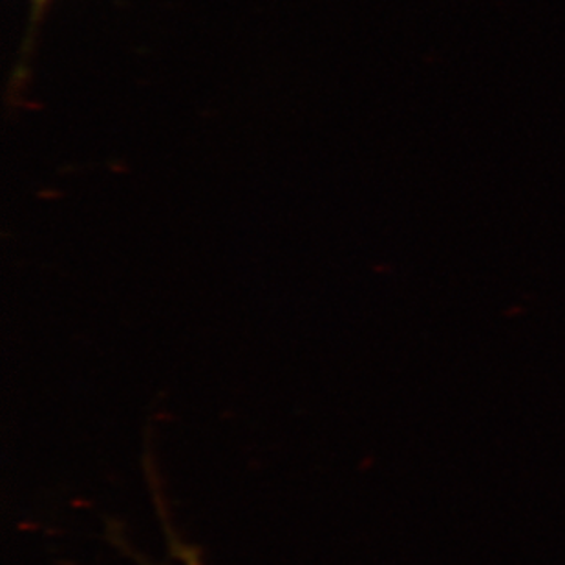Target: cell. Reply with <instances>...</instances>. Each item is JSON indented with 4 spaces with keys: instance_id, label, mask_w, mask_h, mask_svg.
Here are the masks:
<instances>
[{
    "instance_id": "obj_1",
    "label": "cell",
    "mask_w": 565,
    "mask_h": 565,
    "mask_svg": "<svg viewBox=\"0 0 565 565\" xmlns=\"http://www.w3.org/2000/svg\"><path fill=\"white\" fill-rule=\"evenodd\" d=\"M52 2H54V0H30V26H28V35L26 39H24L21 63L17 66V88L24 83L28 60H30V55H32L33 44H35V39H38L39 26H41V22H43L44 15H46V11H49ZM15 86H13V88H15Z\"/></svg>"
},
{
    "instance_id": "obj_2",
    "label": "cell",
    "mask_w": 565,
    "mask_h": 565,
    "mask_svg": "<svg viewBox=\"0 0 565 565\" xmlns=\"http://www.w3.org/2000/svg\"><path fill=\"white\" fill-rule=\"evenodd\" d=\"M163 527H166L167 540H169V545H171L172 555L177 556L178 561L182 562L183 565H203L200 551L194 550L192 545L183 544L182 540L174 536L167 520L163 522Z\"/></svg>"
}]
</instances>
